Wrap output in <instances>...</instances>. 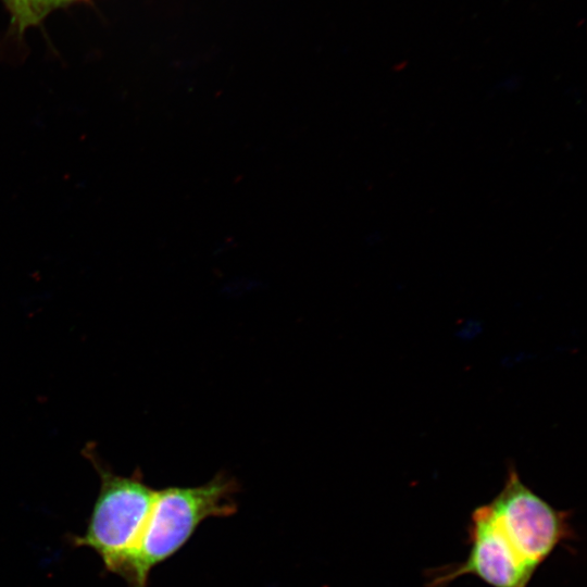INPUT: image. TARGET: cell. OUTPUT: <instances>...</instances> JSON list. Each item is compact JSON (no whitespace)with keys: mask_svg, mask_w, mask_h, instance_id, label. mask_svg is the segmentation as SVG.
Masks as SVG:
<instances>
[{"mask_svg":"<svg viewBox=\"0 0 587 587\" xmlns=\"http://www.w3.org/2000/svg\"><path fill=\"white\" fill-rule=\"evenodd\" d=\"M100 476V490L83 536L74 544L88 547L113 572L122 558L135 545L153 504L155 490L140 475H116L89 453Z\"/></svg>","mask_w":587,"mask_h":587,"instance_id":"3957f363","label":"cell"},{"mask_svg":"<svg viewBox=\"0 0 587 587\" xmlns=\"http://www.w3.org/2000/svg\"><path fill=\"white\" fill-rule=\"evenodd\" d=\"M14 24L22 32L39 23L52 10L74 0H4Z\"/></svg>","mask_w":587,"mask_h":587,"instance_id":"277c9868","label":"cell"},{"mask_svg":"<svg viewBox=\"0 0 587 587\" xmlns=\"http://www.w3.org/2000/svg\"><path fill=\"white\" fill-rule=\"evenodd\" d=\"M74 1H76V0H74Z\"/></svg>","mask_w":587,"mask_h":587,"instance_id":"5b68a950","label":"cell"},{"mask_svg":"<svg viewBox=\"0 0 587 587\" xmlns=\"http://www.w3.org/2000/svg\"><path fill=\"white\" fill-rule=\"evenodd\" d=\"M574 539L571 512L552 507L511 464L501 490L472 511L466 558L430 571L426 586L473 575L491 587H528L554 550Z\"/></svg>","mask_w":587,"mask_h":587,"instance_id":"6da1fadb","label":"cell"},{"mask_svg":"<svg viewBox=\"0 0 587 587\" xmlns=\"http://www.w3.org/2000/svg\"><path fill=\"white\" fill-rule=\"evenodd\" d=\"M236 484L225 475L196 487H168L155 491L153 504L132 549L113 573L128 587H146L150 571L180 549L208 517L236 511Z\"/></svg>","mask_w":587,"mask_h":587,"instance_id":"7a4b0ae2","label":"cell"}]
</instances>
